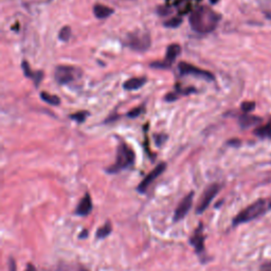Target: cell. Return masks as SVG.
<instances>
[{"instance_id": "603a6c76", "label": "cell", "mask_w": 271, "mask_h": 271, "mask_svg": "<svg viewBox=\"0 0 271 271\" xmlns=\"http://www.w3.org/2000/svg\"><path fill=\"white\" fill-rule=\"evenodd\" d=\"M151 67L154 68H159V69H165V68H169L172 66L171 63H169L168 61H164V62H155V63H151Z\"/></svg>"}, {"instance_id": "5b68a950", "label": "cell", "mask_w": 271, "mask_h": 271, "mask_svg": "<svg viewBox=\"0 0 271 271\" xmlns=\"http://www.w3.org/2000/svg\"><path fill=\"white\" fill-rule=\"evenodd\" d=\"M81 74V70L72 66H58L55 69L54 76L58 84L65 85L76 81Z\"/></svg>"}, {"instance_id": "e0dca14e", "label": "cell", "mask_w": 271, "mask_h": 271, "mask_svg": "<svg viewBox=\"0 0 271 271\" xmlns=\"http://www.w3.org/2000/svg\"><path fill=\"white\" fill-rule=\"evenodd\" d=\"M112 231V227H111V222H105L104 226H102L100 229L97 231V237L98 239H105V237H107Z\"/></svg>"}, {"instance_id": "5bb4252c", "label": "cell", "mask_w": 271, "mask_h": 271, "mask_svg": "<svg viewBox=\"0 0 271 271\" xmlns=\"http://www.w3.org/2000/svg\"><path fill=\"white\" fill-rule=\"evenodd\" d=\"M145 82H147V78L145 77H134L125 82L123 87L126 90H137L139 88H141L145 84Z\"/></svg>"}, {"instance_id": "d6986e66", "label": "cell", "mask_w": 271, "mask_h": 271, "mask_svg": "<svg viewBox=\"0 0 271 271\" xmlns=\"http://www.w3.org/2000/svg\"><path fill=\"white\" fill-rule=\"evenodd\" d=\"M181 24H182V19L180 17H173V18H171L170 21H167L164 23V27L175 29V28L179 27Z\"/></svg>"}, {"instance_id": "2e32d148", "label": "cell", "mask_w": 271, "mask_h": 271, "mask_svg": "<svg viewBox=\"0 0 271 271\" xmlns=\"http://www.w3.org/2000/svg\"><path fill=\"white\" fill-rule=\"evenodd\" d=\"M254 135L263 139H271V119L267 124L257 127L254 130Z\"/></svg>"}, {"instance_id": "7c38bea8", "label": "cell", "mask_w": 271, "mask_h": 271, "mask_svg": "<svg viewBox=\"0 0 271 271\" xmlns=\"http://www.w3.org/2000/svg\"><path fill=\"white\" fill-rule=\"evenodd\" d=\"M260 122H262V119L252 115L244 114L240 117V125L243 128H248L250 126H253V125L259 124Z\"/></svg>"}, {"instance_id": "d6a6232c", "label": "cell", "mask_w": 271, "mask_h": 271, "mask_svg": "<svg viewBox=\"0 0 271 271\" xmlns=\"http://www.w3.org/2000/svg\"><path fill=\"white\" fill-rule=\"evenodd\" d=\"M268 207H269V209H271V202L268 204Z\"/></svg>"}, {"instance_id": "4dcf8cb0", "label": "cell", "mask_w": 271, "mask_h": 271, "mask_svg": "<svg viewBox=\"0 0 271 271\" xmlns=\"http://www.w3.org/2000/svg\"><path fill=\"white\" fill-rule=\"evenodd\" d=\"M210 2L212 3V4H215V3L218 2V0H210Z\"/></svg>"}, {"instance_id": "3957f363", "label": "cell", "mask_w": 271, "mask_h": 271, "mask_svg": "<svg viewBox=\"0 0 271 271\" xmlns=\"http://www.w3.org/2000/svg\"><path fill=\"white\" fill-rule=\"evenodd\" d=\"M135 158L136 156L134 150L129 148L127 145L121 144L118 148L116 162L109 169H107V172L110 174H116L118 172L127 169L134 164Z\"/></svg>"}, {"instance_id": "52a82bcc", "label": "cell", "mask_w": 271, "mask_h": 271, "mask_svg": "<svg viewBox=\"0 0 271 271\" xmlns=\"http://www.w3.org/2000/svg\"><path fill=\"white\" fill-rule=\"evenodd\" d=\"M165 169H167V164H165L164 162L158 164L157 167L153 171H151L150 173L147 177H145L144 179L141 181V183L138 186L137 190L139 193H144V192H147V190L148 189L150 184L153 183L157 179V178L163 173Z\"/></svg>"}, {"instance_id": "8fae6325", "label": "cell", "mask_w": 271, "mask_h": 271, "mask_svg": "<svg viewBox=\"0 0 271 271\" xmlns=\"http://www.w3.org/2000/svg\"><path fill=\"white\" fill-rule=\"evenodd\" d=\"M92 211V201L89 194H86L82 200L78 203V206L75 210V214L78 216H86Z\"/></svg>"}, {"instance_id": "1f68e13d", "label": "cell", "mask_w": 271, "mask_h": 271, "mask_svg": "<svg viewBox=\"0 0 271 271\" xmlns=\"http://www.w3.org/2000/svg\"><path fill=\"white\" fill-rule=\"evenodd\" d=\"M78 271H88V270H87V269H84V268H82V269H80Z\"/></svg>"}, {"instance_id": "7a4b0ae2", "label": "cell", "mask_w": 271, "mask_h": 271, "mask_svg": "<svg viewBox=\"0 0 271 271\" xmlns=\"http://www.w3.org/2000/svg\"><path fill=\"white\" fill-rule=\"evenodd\" d=\"M267 211V201L265 199H257L250 206L242 210L241 212L233 218V226L249 222L253 220H256L260 216L264 215Z\"/></svg>"}, {"instance_id": "8992f818", "label": "cell", "mask_w": 271, "mask_h": 271, "mask_svg": "<svg viewBox=\"0 0 271 271\" xmlns=\"http://www.w3.org/2000/svg\"><path fill=\"white\" fill-rule=\"evenodd\" d=\"M221 190V186L218 183H213L210 184V186L204 190V192L202 193V196L199 200V203H198L197 207V213L200 214L202 212H204L208 209V207L210 206V203L212 202V200L215 198V196L218 194V192Z\"/></svg>"}, {"instance_id": "484cf974", "label": "cell", "mask_w": 271, "mask_h": 271, "mask_svg": "<svg viewBox=\"0 0 271 271\" xmlns=\"http://www.w3.org/2000/svg\"><path fill=\"white\" fill-rule=\"evenodd\" d=\"M142 110H143V108L142 107H138V108H134V109H131L129 112H128V114H127V116L129 117V118H136V117H139V116H140L141 115V112H142Z\"/></svg>"}, {"instance_id": "9a60e30c", "label": "cell", "mask_w": 271, "mask_h": 271, "mask_svg": "<svg viewBox=\"0 0 271 271\" xmlns=\"http://www.w3.org/2000/svg\"><path fill=\"white\" fill-rule=\"evenodd\" d=\"M181 52V47L179 45L173 44L170 45L167 50V55H165V61H168L169 63L173 64V62L177 58V56L180 54Z\"/></svg>"}, {"instance_id": "9c48e42d", "label": "cell", "mask_w": 271, "mask_h": 271, "mask_svg": "<svg viewBox=\"0 0 271 271\" xmlns=\"http://www.w3.org/2000/svg\"><path fill=\"white\" fill-rule=\"evenodd\" d=\"M192 203H193V192H191L183 199L180 201L179 206H178L175 210L174 214V222H179L182 218L186 216L190 209L192 208Z\"/></svg>"}, {"instance_id": "4fadbf2b", "label": "cell", "mask_w": 271, "mask_h": 271, "mask_svg": "<svg viewBox=\"0 0 271 271\" xmlns=\"http://www.w3.org/2000/svg\"><path fill=\"white\" fill-rule=\"evenodd\" d=\"M94 13L97 18L99 19H105L109 17L112 13H114V10L109 6L103 5V4H96L94 6Z\"/></svg>"}, {"instance_id": "4316f807", "label": "cell", "mask_w": 271, "mask_h": 271, "mask_svg": "<svg viewBox=\"0 0 271 271\" xmlns=\"http://www.w3.org/2000/svg\"><path fill=\"white\" fill-rule=\"evenodd\" d=\"M43 76H44V74H43L42 71H37V72H35L34 74H33L32 78H33V80H34V83H35L36 86H38V84L41 83Z\"/></svg>"}, {"instance_id": "7402d4cb", "label": "cell", "mask_w": 271, "mask_h": 271, "mask_svg": "<svg viewBox=\"0 0 271 271\" xmlns=\"http://www.w3.org/2000/svg\"><path fill=\"white\" fill-rule=\"evenodd\" d=\"M88 116V112H85V111H82V112H77V114H74L71 116V119H74V120H76L77 122H83L86 118H87Z\"/></svg>"}, {"instance_id": "d4e9b609", "label": "cell", "mask_w": 271, "mask_h": 271, "mask_svg": "<svg viewBox=\"0 0 271 271\" xmlns=\"http://www.w3.org/2000/svg\"><path fill=\"white\" fill-rule=\"evenodd\" d=\"M23 69H24V72H25V75L28 76V77H32L33 76V72L31 71L30 69V66L27 62H23Z\"/></svg>"}, {"instance_id": "6da1fadb", "label": "cell", "mask_w": 271, "mask_h": 271, "mask_svg": "<svg viewBox=\"0 0 271 271\" xmlns=\"http://www.w3.org/2000/svg\"><path fill=\"white\" fill-rule=\"evenodd\" d=\"M221 16L207 5H202L191 13L189 22L194 31L206 34L216 29Z\"/></svg>"}, {"instance_id": "cb8c5ba5", "label": "cell", "mask_w": 271, "mask_h": 271, "mask_svg": "<svg viewBox=\"0 0 271 271\" xmlns=\"http://www.w3.org/2000/svg\"><path fill=\"white\" fill-rule=\"evenodd\" d=\"M171 12H172L171 8L167 5H163V6H160V8H158V14L162 15V16L171 14Z\"/></svg>"}, {"instance_id": "ffe728a7", "label": "cell", "mask_w": 271, "mask_h": 271, "mask_svg": "<svg viewBox=\"0 0 271 271\" xmlns=\"http://www.w3.org/2000/svg\"><path fill=\"white\" fill-rule=\"evenodd\" d=\"M70 36H71V28L70 27H64L58 34L59 39L63 42H68Z\"/></svg>"}, {"instance_id": "83f0119b", "label": "cell", "mask_w": 271, "mask_h": 271, "mask_svg": "<svg viewBox=\"0 0 271 271\" xmlns=\"http://www.w3.org/2000/svg\"><path fill=\"white\" fill-rule=\"evenodd\" d=\"M177 99H178V95L174 94V92H171V94L165 96V101H168V102H173V101L177 100Z\"/></svg>"}, {"instance_id": "f546056e", "label": "cell", "mask_w": 271, "mask_h": 271, "mask_svg": "<svg viewBox=\"0 0 271 271\" xmlns=\"http://www.w3.org/2000/svg\"><path fill=\"white\" fill-rule=\"evenodd\" d=\"M9 269L10 271H16V265H15V262L13 261L12 259L10 260V265H9Z\"/></svg>"}, {"instance_id": "ba28073f", "label": "cell", "mask_w": 271, "mask_h": 271, "mask_svg": "<svg viewBox=\"0 0 271 271\" xmlns=\"http://www.w3.org/2000/svg\"><path fill=\"white\" fill-rule=\"evenodd\" d=\"M179 71L181 74H191V75L199 76V77H202V78H204V80H208V81L214 80V75L211 74V72L197 68V67H195V66L191 65L189 63H184V62L180 63Z\"/></svg>"}, {"instance_id": "30bf717a", "label": "cell", "mask_w": 271, "mask_h": 271, "mask_svg": "<svg viewBox=\"0 0 271 271\" xmlns=\"http://www.w3.org/2000/svg\"><path fill=\"white\" fill-rule=\"evenodd\" d=\"M190 243L192 244V246L195 248V251L197 253H201L204 250V235L202 233V224L200 223L199 227H198L194 234L191 236Z\"/></svg>"}, {"instance_id": "ac0fdd59", "label": "cell", "mask_w": 271, "mask_h": 271, "mask_svg": "<svg viewBox=\"0 0 271 271\" xmlns=\"http://www.w3.org/2000/svg\"><path fill=\"white\" fill-rule=\"evenodd\" d=\"M41 98L43 101H45L46 103H48L50 105H53V106H57V105H59V103H61V100H59L58 97L47 94V92H42Z\"/></svg>"}, {"instance_id": "277c9868", "label": "cell", "mask_w": 271, "mask_h": 271, "mask_svg": "<svg viewBox=\"0 0 271 271\" xmlns=\"http://www.w3.org/2000/svg\"><path fill=\"white\" fill-rule=\"evenodd\" d=\"M150 36L147 32H133L127 35L126 45L136 51H145L150 47Z\"/></svg>"}, {"instance_id": "44dd1931", "label": "cell", "mask_w": 271, "mask_h": 271, "mask_svg": "<svg viewBox=\"0 0 271 271\" xmlns=\"http://www.w3.org/2000/svg\"><path fill=\"white\" fill-rule=\"evenodd\" d=\"M242 110L245 112V114H249L250 111H252L255 109V103L254 102H244L242 104Z\"/></svg>"}, {"instance_id": "f1b7e54d", "label": "cell", "mask_w": 271, "mask_h": 271, "mask_svg": "<svg viewBox=\"0 0 271 271\" xmlns=\"http://www.w3.org/2000/svg\"><path fill=\"white\" fill-rule=\"evenodd\" d=\"M262 271H271V262H266L265 264H263Z\"/></svg>"}]
</instances>
